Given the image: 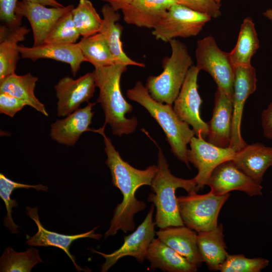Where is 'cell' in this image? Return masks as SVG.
<instances>
[{"label":"cell","mask_w":272,"mask_h":272,"mask_svg":"<svg viewBox=\"0 0 272 272\" xmlns=\"http://www.w3.org/2000/svg\"><path fill=\"white\" fill-rule=\"evenodd\" d=\"M96 103H89L62 119H57L50 125V137L57 143L67 147L74 146L82 134L90 131L94 112L92 108Z\"/></svg>","instance_id":"cell-17"},{"label":"cell","mask_w":272,"mask_h":272,"mask_svg":"<svg viewBox=\"0 0 272 272\" xmlns=\"http://www.w3.org/2000/svg\"><path fill=\"white\" fill-rule=\"evenodd\" d=\"M158 238L197 267L203 262L197 243V233L185 225L170 226L156 232Z\"/></svg>","instance_id":"cell-22"},{"label":"cell","mask_w":272,"mask_h":272,"mask_svg":"<svg viewBox=\"0 0 272 272\" xmlns=\"http://www.w3.org/2000/svg\"><path fill=\"white\" fill-rule=\"evenodd\" d=\"M127 65L116 63L112 65L95 67L93 71L99 94L97 103L100 104L105 115V124H108L114 135L121 137L134 132L138 122L137 118L125 117L132 112V106L123 96L120 88L122 75Z\"/></svg>","instance_id":"cell-2"},{"label":"cell","mask_w":272,"mask_h":272,"mask_svg":"<svg viewBox=\"0 0 272 272\" xmlns=\"http://www.w3.org/2000/svg\"><path fill=\"white\" fill-rule=\"evenodd\" d=\"M142 130L158 148V171L150 185L153 192L147 198L156 208L155 224L160 228L183 226L175 192L178 188H183L188 193L196 192L195 180L194 178L185 179L173 175L161 148L145 129Z\"/></svg>","instance_id":"cell-3"},{"label":"cell","mask_w":272,"mask_h":272,"mask_svg":"<svg viewBox=\"0 0 272 272\" xmlns=\"http://www.w3.org/2000/svg\"><path fill=\"white\" fill-rule=\"evenodd\" d=\"M96 87L93 72L77 79L69 76L60 79L54 87L57 116L65 117L79 109L82 103L88 102Z\"/></svg>","instance_id":"cell-13"},{"label":"cell","mask_w":272,"mask_h":272,"mask_svg":"<svg viewBox=\"0 0 272 272\" xmlns=\"http://www.w3.org/2000/svg\"><path fill=\"white\" fill-rule=\"evenodd\" d=\"M38 80V78L31 73L23 75L14 73L0 80V92L8 93L26 101L28 106L48 116L44 105L35 95L34 90Z\"/></svg>","instance_id":"cell-27"},{"label":"cell","mask_w":272,"mask_h":272,"mask_svg":"<svg viewBox=\"0 0 272 272\" xmlns=\"http://www.w3.org/2000/svg\"><path fill=\"white\" fill-rule=\"evenodd\" d=\"M207 185L210 187V191L217 195L233 190L243 191L250 197L262 194L261 185L240 170L232 160L218 165L212 172Z\"/></svg>","instance_id":"cell-14"},{"label":"cell","mask_w":272,"mask_h":272,"mask_svg":"<svg viewBox=\"0 0 272 272\" xmlns=\"http://www.w3.org/2000/svg\"><path fill=\"white\" fill-rule=\"evenodd\" d=\"M200 70L192 65L189 70L173 109L178 117L192 127L195 135L207 137L208 124L200 116L202 99L198 91L197 78Z\"/></svg>","instance_id":"cell-10"},{"label":"cell","mask_w":272,"mask_h":272,"mask_svg":"<svg viewBox=\"0 0 272 272\" xmlns=\"http://www.w3.org/2000/svg\"><path fill=\"white\" fill-rule=\"evenodd\" d=\"M262 257L247 258L243 254H228L221 265V272H260L269 264Z\"/></svg>","instance_id":"cell-34"},{"label":"cell","mask_w":272,"mask_h":272,"mask_svg":"<svg viewBox=\"0 0 272 272\" xmlns=\"http://www.w3.org/2000/svg\"><path fill=\"white\" fill-rule=\"evenodd\" d=\"M128 99L144 107L158 122L164 132L171 152L190 169L187 145L195 135L186 122L181 120L172 105L158 102L151 96L146 86L139 81L127 90Z\"/></svg>","instance_id":"cell-4"},{"label":"cell","mask_w":272,"mask_h":272,"mask_svg":"<svg viewBox=\"0 0 272 272\" xmlns=\"http://www.w3.org/2000/svg\"><path fill=\"white\" fill-rule=\"evenodd\" d=\"M133 0H105L106 2L115 10H121L128 5Z\"/></svg>","instance_id":"cell-39"},{"label":"cell","mask_w":272,"mask_h":272,"mask_svg":"<svg viewBox=\"0 0 272 272\" xmlns=\"http://www.w3.org/2000/svg\"><path fill=\"white\" fill-rule=\"evenodd\" d=\"M73 20L81 36L87 37L100 32L103 19L89 0H80L72 11Z\"/></svg>","instance_id":"cell-30"},{"label":"cell","mask_w":272,"mask_h":272,"mask_svg":"<svg viewBox=\"0 0 272 272\" xmlns=\"http://www.w3.org/2000/svg\"><path fill=\"white\" fill-rule=\"evenodd\" d=\"M154 207L152 204L145 219L137 229L131 234L124 237L123 244L119 249L110 254L91 249L93 252L102 255L105 259V262L101 266V271H107L119 259L126 256L135 258L139 263L144 261L150 244L156 234V224L153 220Z\"/></svg>","instance_id":"cell-11"},{"label":"cell","mask_w":272,"mask_h":272,"mask_svg":"<svg viewBox=\"0 0 272 272\" xmlns=\"http://www.w3.org/2000/svg\"><path fill=\"white\" fill-rule=\"evenodd\" d=\"M232 160L243 172L261 184L264 174L272 166V147L259 143L247 144L236 152Z\"/></svg>","instance_id":"cell-21"},{"label":"cell","mask_w":272,"mask_h":272,"mask_svg":"<svg viewBox=\"0 0 272 272\" xmlns=\"http://www.w3.org/2000/svg\"><path fill=\"white\" fill-rule=\"evenodd\" d=\"M212 18L204 14L176 3L153 29L152 35L165 42L177 38L197 35Z\"/></svg>","instance_id":"cell-7"},{"label":"cell","mask_w":272,"mask_h":272,"mask_svg":"<svg viewBox=\"0 0 272 272\" xmlns=\"http://www.w3.org/2000/svg\"><path fill=\"white\" fill-rule=\"evenodd\" d=\"M233 105L232 97L217 87L212 118L208 123V142L221 148L230 146Z\"/></svg>","instance_id":"cell-16"},{"label":"cell","mask_w":272,"mask_h":272,"mask_svg":"<svg viewBox=\"0 0 272 272\" xmlns=\"http://www.w3.org/2000/svg\"><path fill=\"white\" fill-rule=\"evenodd\" d=\"M259 47V41L251 18H245L241 25L235 47L229 52L234 67L251 65V59Z\"/></svg>","instance_id":"cell-28"},{"label":"cell","mask_w":272,"mask_h":272,"mask_svg":"<svg viewBox=\"0 0 272 272\" xmlns=\"http://www.w3.org/2000/svg\"><path fill=\"white\" fill-rule=\"evenodd\" d=\"M102 1H105V0H102Z\"/></svg>","instance_id":"cell-43"},{"label":"cell","mask_w":272,"mask_h":272,"mask_svg":"<svg viewBox=\"0 0 272 272\" xmlns=\"http://www.w3.org/2000/svg\"><path fill=\"white\" fill-rule=\"evenodd\" d=\"M78 44L86 61L91 63L94 68L118 63L112 53L104 36L100 32L83 38Z\"/></svg>","instance_id":"cell-29"},{"label":"cell","mask_w":272,"mask_h":272,"mask_svg":"<svg viewBox=\"0 0 272 272\" xmlns=\"http://www.w3.org/2000/svg\"><path fill=\"white\" fill-rule=\"evenodd\" d=\"M26 213L36 223L38 231L33 236L28 239L26 243L33 246H54L63 250L70 258L78 271L84 269L77 264L75 257L70 252V247L72 243L79 239L91 238L99 240L102 237L100 234L95 233L97 226L92 230L82 234L75 235H66L55 232L50 231L44 228L39 221L38 210L37 207H26Z\"/></svg>","instance_id":"cell-19"},{"label":"cell","mask_w":272,"mask_h":272,"mask_svg":"<svg viewBox=\"0 0 272 272\" xmlns=\"http://www.w3.org/2000/svg\"><path fill=\"white\" fill-rule=\"evenodd\" d=\"M146 258L153 270L160 268L168 272H195L197 266L168 246L158 238L150 244Z\"/></svg>","instance_id":"cell-23"},{"label":"cell","mask_w":272,"mask_h":272,"mask_svg":"<svg viewBox=\"0 0 272 272\" xmlns=\"http://www.w3.org/2000/svg\"><path fill=\"white\" fill-rule=\"evenodd\" d=\"M18 50L23 58L34 61L40 59H51L67 63L71 73L75 77L80 69L81 64L87 61L78 43L56 44L44 43L36 46H18Z\"/></svg>","instance_id":"cell-18"},{"label":"cell","mask_w":272,"mask_h":272,"mask_svg":"<svg viewBox=\"0 0 272 272\" xmlns=\"http://www.w3.org/2000/svg\"><path fill=\"white\" fill-rule=\"evenodd\" d=\"M105 126L96 129L101 134L107 156L106 164L112 177L113 185L118 188L123 195V199L115 208L110 226L105 232L104 238L115 235L120 230L124 233L133 231L135 228L134 216L144 210L146 203L138 200L135 194L137 190L144 185H151L152 181L158 171L157 166L152 165L145 169H138L124 161L116 151L110 139L105 133Z\"/></svg>","instance_id":"cell-1"},{"label":"cell","mask_w":272,"mask_h":272,"mask_svg":"<svg viewBox=\"0 0 272 272\" xmlns=\"http://www.w3.org/2000/svg\"><path fill=\"white\" fill-rule=\"evenodd\" d=\"M25 106L26 101L8 93L0 92V113L13 117Z\"/></svg>","instance_id":"cell-37"},{"label":"cell","mask_w":272,"mask_h":272,"mask_svg":"<svg viewBox=\"0 0 272 272\" xmlns=\"http://www.w3.org/2000/svg\"><path fill=\"white\" fill-rule=\"evenodd\" d=\"M234 68L233 117L230 147L236 152L247 145L241 133L242 113L246 100L256 90L257 79L256 70L251 64L239 65Z\"/></svg>","instance_id":"cell-12"},{"label":"cell","mask_w":272,"mask_h":272,"mask_svg":"<svg viewBox=\"0 0 272 272\" xmlns=\"http://www.w3.org/2000/svg\"><path fill=\"white\" fill-rule=\"evenodd\" d=\"M72 11L62 16L56 21L50 31L44 43L56 44L76 43L81 36L73 22Z\"/></svg>","instance_id":"cell-33"},{"label":"cell","mask_w":272,"mask_h":272,"mask_svg":"<svg viewBox=\"0 0 272 272\" xmlns=\"http://www.w3.org/2000/svg\"><path fill=\"white\" fill-rule=\"evenodd\" d=\"M189 145L187 159L198 170L194 177L197 192L207 185L213 170L222 163L233 160L236 152L230 147L224 148L214 145L201 135L193 136Z\"/></svg>","instance_id":"cell-9"},{"label":"cell","mask_w":272,"mask_h":272,"mask_svg":"<svg viewBox=\"0 0 272 272\" xmlns=\"http://www.w3.org/2000/svg\"><path fill=\"white\" fill-rule=\"evenodd\" d=\"M42 262L38 250L34 248L18 252L9 246L1 257L0 271L30 272L35 265Z\"/></svg>","instance_id":"cell-31"},{"label":"cell","mask_w":272,"mask_h":272,"mask_svg":"<svg viewBox=\"0 0 272 272\" xmlns=\"http://www.w3.org/2000/svg\"><path fill=\"white\" fill-rule=\"evenodd\" d=\"M176 3V0H133L121 11L126 24L153 29Z\"/></svg>","instance_id":"cell-20"},{"label":"cell","mask_w":272,"mask_h":272,"mask_svg":"<svg viewBox=\"0 0 272 272\" xmlns=\"http://www.w3.org/2000/svg\"><path fill=\"white\" fill-rule=\"evenodd\" d=\"M261 121L264 136L272 141V101L262 111Z\"/></svg>","instance_id":"cell-38"},{"label":"cell","mask_w":272,"mask_h":272,"mask_svg":"<svg viewBox=\"0 0 272 272\" xmlns=\"http://www.w3.org/2000/svg\"><path fill=\"white\" fill-rule=\"evenodd\" d=\"M218 3L220 4L222 0H215Z\"/></svg>","instance_id":"cell-42"},{"label":"cell","mask_w":272,"mask_h":272,"mask_svg":"<svg viewBox=\"0 0 272 272\" xmlns=\"http://www.w3.org/2000/svg\"><path fill=\"white\" fill-rule=\"evenodd\" d=\"M103 23L99 32L104 36L110 50L118 63H124L127 65L145 67L142 62L136 61L124 52L121 41L122 27L117 22L120 16L109 4H105L102 9Z\"/></svg>","instance_id":"cell-25"},{"label":"cell","mask_w":272,"mask_h":272,"mask_svg":"<svg viewBox=\"0 0 272 272\" xmlns=\"http://www.w3.org/2000/svg\"><path fill=\"white\" fill-rule=\"evenodd\" d=\"M262 15L272 22V9L266 10L262 13Z\"/></svg>","instance_id":"cell-41"},{"label":"cell","mask_w":272,"mask_h":272,"mask_svg":"<svg viewBox=\"0 0 272 272\" xmlns=\"http://www.w3.org/2000/svg\"><path fill=\"white\" fill-rule=\"evenodd\" d=\"M18 0H0V19L4 25L14 28L21 26L22 17L16 13Z\"/></svg>","instance_id":"cell-36"},{"label":"cell","mask_w":272,"mask_h":272,"mask_svg":"<svg viewBox=\"0 0 272 272\" xmlns=\"http://www.w3.org/2000/svg\"><path fill=\"white\" fill-rule=\"evenodd\" d=\"M177 3L216 19L221 15V4L215 0H176Z\"/></svg>","instance_id":"cell-35"},{"label":"cell","mask_w":272,"mask_h":272,"mask_svg":"<svg viewBox=\"0 0 272 272\" xmlns=\"http://www.w3.org/2000/svg\"><path fill=\"white\" fill-rule=\"evenodd\" d=\"M74 8L72 4L60 8H47L22 0L18 2L16 13L21 17H26L29 21L33 32V46H36L44 43L56 21Z\"/></svg>","instance_id":"cell-15"},{"label":"cell","mask_w":272,"mask_h":272,"mask_svg":"<svg viewBox=\"0 0 272 272\" xmlns=\"http://www.w3.org/2000/svg\"><path fill=\"white\" fill-rule=\"evenodd\" d=\"M197 243L201 258L211 270H219L228 254L222 224L211 230L197 233Z\"/></svg>","instance_id":"cell-26"},{"label":"cell","mask_w":272,"mask_h":272,"mask_svg":"<svg viewBox=\"0 0 272 272\" xmlns=\"http://www.w3.org/2000/svg\"><path fill=\"white\" fill-rule=\"evenodd\" d=\"M196 66L208 73L217 87L232 96L234 68L229 53L221 50L215 38L208 36L199 39L195 49Z\"/></svg>","instance_id":"cell-8"},{"label":"cell","mask_w":272,"mask_h":272,"mask_svg":"<svg viewBox=\"0 0 272 272\" xmlns=\"http://www.w3.org/2000/svg\"><path fill=\"white\" fill-rule=\"evenodd\" d=\"M31 188L37 191H47L48 189L47 186L42 184L32 185L18 183L10 179L3 174H0V197L4 201L7 212L4 224L13 233L19 232V226L15 224L12 217V208L18 207V205L15 199L11 198V195L16 189Z\"/></svg>","instance_id":"cell-32"},{"label":"cell","mask_w":272,"mask_h":272,"mask_svg":"<svg viewBox=\"0 0 272 272\" xmlns=\"http://www.w3.org/2000/svg\"><path fill=\"white\" fill-rule=\"evenodd\" d=\"M169 42L171 53L163 59L162 72L149 76L146 87L155 100L172 105L193 61L185 44L177 39Z\"/></svg>","instance_id":"cell-5"},{"label":"cell","mask_w":272,"mask_h":272,"mask_svg":"<svg viewBox=\"0 0 272 272\" xmlns=\"http://www.w3.org/2000/svg\"><path fill=\"white\" fill-rule=\"evenodd\" d=\"M31 3L39 4L45 6H50L51 7L60 8L63 7L62 4L56 0H24Z\"/></svg>","instance_id":"cell-40"},{"label":"cell","mask_w":272,"mask_h":272,"mask_svg":"<svg viewBox=\"0 0 272 272\" xmlns=\"http://www.w3.org/2000/svg\"><path fill=\"white\" fill-rule=\"evenodd\" d=\"M30 29L25 26L0 27V80L15 73L20 53L18 43L25 39Z\"/></svg>","instance_id":"cell-24"},{"label":"cell","mask_w":272,"mask_h":272,"mask_svg":"<svg viewBox=\"0 0 272 272\" xmlns=\"http://www.w3.org/2000/svg\"><path fill=\"white\" fill-rule=\"evenodd\" d=\"M230 194L217 195L212 191L198 194L196 191L177 197L180 217L185 226L197 233L218 226L219 213Z\"/></svg>","instance_id":"cell-6"}]
</instances>
